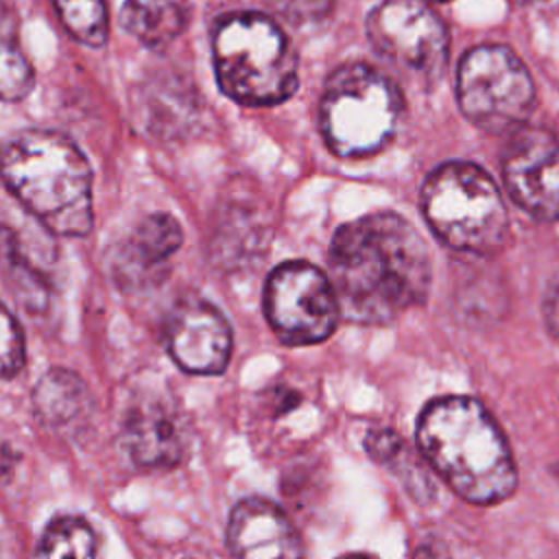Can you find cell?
Here are the masks:
<instances>
[{
    "label": "cell",
    "instance_id": "cell-6",
    "mask_svg": "<svg viewBox=\"0 0 559 559\" xmlns=\"http://www.w3.org/2000/svg\"><path fill=\"white\" fill-rule=\"evenodd\" d=\"M421 207L430 229L452 249L491 253L507 238L504 201L476 164L448 162L435 168L424 183Z\"/></svg>",
    "mask_w": 559,
    "mask_h": 559
},
{
    "label": "cell",
    "instance_id": "cell-26",
    "mask_svg": "<svg viewBox=\"0 0 559 559\" xmlns=\"http://www.w3.org/2000/svg\"><path fill=\"white\" fill-rule=\"evenodd\" d=\"M17 39V17L11 7L0 0V41H15Z\"/></svg>",
    "mask_w": 559,
    "mask_h": 559
},
{
    "label": "cell",
    "instance_id": "cell-2",
    "mask_svg": "<svg viewBox=\"0 0 559 559\" xmlns=\"http://www.w3.org/2000/svg\"><path fill=\"white\" fill-rule=\"evenodd\" d=\"M417 445L454 493L472 504L507 500L518 485L511 448L487 413L467 395L432 400L417 421Z\"/></svg>",
    "mask_w": 559,
    "mask_h": 559
},
{
    "label": "cell",
    "instance_id": "cell-24",
    "mask_svg": "<svg viewBox=\"0 0 559 559\" xmlns=\"http://www.w3.org/2000/svg\"><path fill=\"white\" fill-rule=\"evenodd\" d=\"M544 314H546L548 330L559 338V282H555V284L548 288V293H546Z\"/></svg>",
    "mask_w": 559,
    "mask_h": 559
},
{
    "label": "cell",
    "instance_id": "cell-25",
    "mask_svg": "<svg viewBox=\"0 0 559 559\" xmlns=\"http://www.w3.org/2000/svg\"><path fill=\"white\" fill-rule=\"evenodd\" d=\"M411 559H450V552L439 539H424L413 548Z\"/></svg>",
    "mask_w": 559,
    "mask_h": 559
},
{
    "label": "cell",
    "instance_id": "cell-17",
    "mask_svg": "<svg viewBox=\"0 0 559 559\" xmlns=\"http://www.w3.org/2000/svg\"><path fill=\"white\" fill-rule=\"evenodd\" d=\"M365 448L371 454V459L389 465L393 472L400 474V478L404 480V485L408 487V491L417 498V500H428L435 491V485L430 480V476H426L421 463L413 456V452H408L406 443L402 441V437L393 430H371L365 439Z\"/></svg>",
    "mask_w": 559,
    "mask_h": 559
},
{
    "label": "cell",
    "instance_id": "cell-3",
    "mask_svg": "<svg viewBox=\"0 0 559 559\" xmlns=\"http://www.w3.org/2000/svg\"><path fill=\"white\" fill-rule=\"evenodd\" d=\"M0 179L48 231L79 238L92 229V170L66 135L20 133L0 153Z\"/></svg>",
    "mask_w": 559,
    "mask_h": 559
},
{
    "label": "cell",
    "instance_id": "cell-8",
    "mask_svg": "<svg viewBox=\"0 0 559 559\" xmlns=\"http://www.w3.org/2000/svg\"><path fill=\"white\" fill-rule=\"evenodd\" d=\"M373 50L400 74L435 83L448 61V28L426 0H382L367 20Z\"/></svg>",
    "mask_w": 559,
    "mask_h": 559
},
{
    "label": "cell",
    "instance_id": "cell-14",
    "mask_svg": "<svg viewBox=\"0 0 559 559\" xmlns=\"http://www.w3.org/2000/svg\"><path fill=\"white\" fill-rule=\"evenodd\" d=\"M183 231L175 216L155 212L142 218L129 240L116 253V275L124 286H146L155 282L166 260L181 247Z\"/></svg>",
    "mask_w": 559,
    "mask_h": 559
},
{
    "label": "cell",
    "instance_id": "cell-21",
    "mask_svg": "<svg viewBox=\"0 0 559 559\" xmlns=\"http://www.w3.org/2000/svg\"><path fill=\"white\" fill-rule=\"evenodd\" d=\"M35 87V72L15 41H0V100H22Z\"/></svg>",
    "mask_w": 559,
    "mask_h": 559
},
{
    "label": "cell",
    "instance_id": "cell-12",
    "mask_svg": "<svg viewBox=\"0 0 559 559\" xmlns=\"http://www.w3.org/2000/svg\"><path fill=\"white\" fill-rule=\"evenodd\" d=\"M122 448L144 469H170L188 450V426L181 413L162 397H142L124 415Z\"/></svg>",
    "mask_w": 559,
    "mask_h": 559
},
{
    "label": "cell",
    "instance_id": "cell-15",
    "mask_svg": "<svg viewBox=\"0 0 559 559\" xmlns=\"http://www.w3.org/2000/svg\"><path fill=\"white\" fill-rule=\"evenodd\" d=\"M192 0H124L122 28L146 48H164L188 26Z\"/></svg>",
    "mask_w": 559,
    "mask_h": 559
},
{
    "label": "cell",
    "instance_id": "cell-1",
    "mask_svg": "<svg viewBox=\"0 0 559 559\" xmlns=\"http://www.w3.org/2000/svg\"><path fill=\"white\" fill-rule=\"evenodd\" d=\"M330 284L341 317L389 323L426 301L428 249L413 225L393 212H376L341 225L330 245Z\"/></svg>",
    "mask_w": 559,
    "mask_h": 559
},
{
    "label": "cell",
    "instance_id": "cell-10",
    "mask_svg": "<svg viewBox=\"0 0 559 559\" xmlns=\"http://www.w3.org/2000/svg\"><path fill=\"white\" fill-rule=\"evenodd\" d=\"M507 192L526 214L559 221V140L542 127H520L502 153Z\"/></svg>",
    "mask_w": 559,
    "mask_h": 559
},
{
    "label": "cell",
    "instance_id": "cell-19",
    "mask_svg": "<svg viewBox=\"0 0 559 559\" xmlns=\"http://www.w3.org/2000/svg\"><path fill=\"white\" fill-rule=\"evenodd\" d=\"M35 559H96L94 533L83 520L59 518L41 535Z\"/></svg>",
    "mask_w": 559,
    "mask_h": 559
},
{
    "label": "cell",
    "instance_id": "cell-29",
    "mask_svg": "<svg viewBox=\"0 0 559 559\" xmlns=\"http://www.w3.org/2000/svg\"><path fill=\"white\" fill-rule=\"evenodd\" d=\"M0 153H2V151H0Z\"/></svg>",
    "mask_w": 559,
    "mask_h": 559
},
{
    "label": "cell",
    "instance_id": "cell-9",
    "mask_svg": "<svg viewBox=\"0 0 559 559\" xmlns=\"http://www.w3.org/2000/svg\"><path fill=\"white\" fill-rule=\"evenodd\" d=\"M264 312L273 332L286 345L325 341L341 317L328 275L304 260L284 262L269 275Z\"/></svg>",
    "mask_w": 559,
    "mask_h": 559
},
{
    "label": "cell",
    "instance_id": "cell-20",
    "mask_svg": "<svg viewBox=\"0 0 559 559\" xmlns=\"http://www.w3.org/2000/svg\"><path fill=\"white\" fill-rule=\"evenodd\" d=\"M63 28L90 48L107 41V2L105 0H52Z\"/></svg>",
    "mask_w": 559,
    "mask_h": 559
},
{
    "label": "cell",
    "instance_id": "cell-5",
    "mask_svg": "<svg viewBox=\"0 0 559 559\" xmlns=\"http://www.w3.org/2000/svg\"><path fill=\"white\" fill-rule=\"evenodd\" d=\"M402 114L397 85L380 70L354 61L336 68L321 94V135L338 157H365L384 148Z\"/></svg>",
    "mask_w": 559,
    "mask_h": 559
},
{
    "label": "cell",
    "instance_id": "cell-22",
    "mask_svg": "<svg viewBox=\"0 0 559 559\" xmlns=\"http://www.w3.org/2000/svg\"><path fill=\"white\" fill-rule=\"evenodd\" d=\"M24 365V334L0 304V378H13Z\"/></svg>",
    "mask_w": 559,
    "mask_h": 559
},
{
    "label": "cell",
    "instance_id": "cell-7",
    "mask_svg": "<svg viewBox=\"0 0 559 559\" xmlns=\"http://www.w3.org/2000/svg\"><path fill=\"white\" fill-rule=\"evenodd\" d=\"M456 94L463 116L487 133L520 129L535 105V85L526 66L500 44L467 50L459 63Z\"/></svg>",
    "mask_w": 559,
    "mask_h": 559
},
{
    "label": "cell",
    "instance_id": "cell-27",
    "mask_svg": "<svg viewBox=\"0 0 559 559\" xmlns=\"http://www.w3.org/2000/svg\"><path fill=\"white\" fill-rule=\"evenodd\" d=\"M338 559H367L362 555H345V557H338Z\"/></svg>",
    "mask_w": 559,
    "mask_h": 559
},
{
    "label": "cell",
    "instance_id": "cell-18",
    "mask_svg": "<svg viewBox=\"0 0 559 559\" xmlns=\"http://www.w3.org/2000/svg\"><path fill=\"white\" fill-rule=\"evenodd\" d=\"M0 264L15 290V297L22 304H26V308H46L50 288L46 280L37 273V269H33V264L22 253L17 236L7 227H0Z\"/></svg>",
    "mask_w": 559,
    "mask_h": 559
},
{
    "label": "cell",
    "instance_id": "cell-13",
    "mask_svg": "<svg viewBox=\"0 0 559 559\" xmlns=\"http://www.w3.org/2000/svg\"><path fill=\"white\" fill-rule=\"evenodd\" d=\"M227 544L234 559H304L295 526L264 498H245L231 509Z\"/></svg>",
    "mask_w": 559,
    "mask_h": 559
},
{
    "label": "cell",
    "instance_id": "cell-11",
    "mask_svg": "<svg viewBox=\"0 0 559 559\" xmlns=\"http://www.w3.org/2000/svg\"><path fill=\"white\" fill-rule=\"evenodd\" d=\"M166 347L188 373H221L231 356V330L212 304L186 299L166 321Z\"/></svg>",
    "mask_w": 559,
    "mask_h": 559
},
{
    "label": "cell",
    "instance_id": "cell-4",
    "mask_svg": "<svg viewBox=\"0 0 559 559\" xmlns=\"http://www.w3.org/2000/svg\"><path fill=\"white\" fill-rule=\"evenodd\" d=\"M221 90L245 107H269L297 90V57L284 31L262 13L225 17L212 41Z\"/></svg>",
    "mask_w": 559,
    "mask_h": 559
},
{
    "label": "cell",
    "instance_id": "cell-28",
    "mask_svg": "<svg viewBox=\"0 0 559 559\" xmlns=\"http://www.w3.org/2000/svg\"><path fill=\"white\" fill-rule=\"evenodd\" d=\"M518 4H533V2H542V0H513Z\"/></svg>",
    "mask_w": 559,
    "mask_h": 559
},
{
    "label": "cell",
    "instance_id": "cell-16",
    "mask_svg": "<svg viewBox=\"0 0 559 559\" xmlns=\"http://www.w3.org/2000/svg\"><path fill=\"white\" fill-rule=\"evenodd\" d=\"M35 411L44 424L57 430H70L74 424L87 417L92 406L85 382L61 367H55L41 376L33 393Z\"/></svg>",
    "mask_w": 559,
    "mask_h": 559
},
{
    "label": "cell",
    "instance_id": "cell-23",
    "mask_svg": "<svg viewBox=\"0 0 559 559\" xmlns=\"http://www.w3.org/2000/svg\"><path fill=\"white\" fill-rule=\"evenodd\" d=\"M284 20L293 24H314L330 15L332 0H266Z\"/></svg>",
    "mask_w": 559,
    "mask_h": 559
}]
</instances>
